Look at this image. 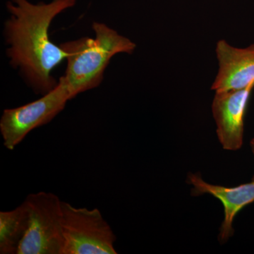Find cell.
<instances>
[{"label":"cell","mask_w":254,"mask_h":254,"mask_svg":"<svg viewBox=\"0 0 254 254\" xmlns=\"http://www.w3.org/2000/svg\"><path fill=\"white\" fill-rule=\"evenodd\" d=\"M75 3L76 0H53L34 4L28 0H11L6 4L11 14L4 24L10 63L36 93L46 94L58 85L52 71L67 54L50 41L48 32L53 19Z\"/></svg>","instance_id":"6da1fadb"},{"label":"cell","mask_w":254,"mask_h":254,"mask_svg":"<svg viewBox=\"0 0 254 254\" xmlns=\"http://www.w3.org/2000/svg\"><path fill=\"white\" fill-rule=\"evenodd\" d=\"M95 39L83 38L60 45L66 54L67 66L63 76L71 99L99 86L110 60L120 53L132 54L136 46L105 23L94 22Z\"/></svg>","instance_id":"7a4b0ae2"},{"label":"cell","mask_w":254,"mask_h":254,"mask_svg":"<svg viewBox=\"0 0 254 254\" xmlns=\"http://www.w3.org/2000/svg\"><path fill=\"white\" fill-rule=\"evenodd\" d=\"M63 254H116V236L98 208L63 201Z\"/></svg>","instance_id":"3957f363"},{"label":"cell","mask_w":254,"mask_h":254,"mask_svg":"<svg viewBox=\"0 0 254 254\" xmlns=\"http://www.w3.org/2000/svg\"><path fill=\"white\" fill-rule=\"evenodd\" d=\"M25 200L29 207V225L17 254H63V200L45 191L31 193Z\"/></svg>","instance_id":"277c9868"},{"label":"cell","mask_w":254,"mask_h":254,"mask_svg":"<svg viewBox=\"0 0 254 254\" xmlns=\"http://www.w3.org/2000/svg\"><path fill=\"white\" fill-rule=\"evenodd\" d=\"M70 100L71 95L62 76L54 89L40 99L4 110L0 120V132L5 148L14 150L30 132L49 123L61 113Z\"/></svg>","instance_id":"5b68a950"},{"label":"cell","mask_w":254,"mask_h":254,"mask_svg":"<svg viewBox=\"0 0 254 254\" xmlns=\"http://www.w3.org/2000/svg\"><path fill=\"white\" fill-rule=\"evenodd\" d=\"M254 83L245 89L215 92L212 113L222 148L238 150L244 140V120Z\"/></svg>","instance_id":"8992f818"},{"label":"cell","mask_w":254,"mask_h":254,"mask_svg":"<svg viewBox=\"0 0 254 254\" xmlns=\"http://www.w3.org/2000/svg\"><path fill=\"white\" fill-rule=\"evenodd\" d=\"M215 53L218 71L212 90L219 92L245 89L254 83V44L239 48L220 40L217 43Z\"/></svg>","instance_id":"52a82bcc"},{"label":"cell","mask_w":254,"mask_h":254,"mask_svg":"<svg viewBox=\"0 0 254 254\" xmlns=\"http://www.w3.org/2000/svg\"><path fill=\"white\" fill-rule=\"evenodd\" d=\"M189 183L193 186V194H210L220 200L223 205L224 216L220 230V240L225 242L233 235L232 227L237 213L247 205L254 202V180L250 183L235 187L211 185L196 174H189Z\"/></svg>","instance_id":"ba28073f"},{"label":"cell","mask_w":254,"mask_h":254,"mask_svg":"<svg viewBox=\"0 0 254 254\" xmlns=\"http://www.w3.org/2000/svg\"><path fill=\"white\" fill-rule=\"evenodd\" d=\"M29 220V207L26 200L14 210L0 212V254H18L28 231Z\"/></svg>","instance_id":"9c48e42d"},{"label":"cell","mask_w":254,"mask_h":254,"mask_svg":"<svg viewBox=\"0 0 254 254\" xmlns=\"http://www.w3.org/2000/svg\"><path fill=\"white\" fill-rule=\"evenodd\" d=\"M251 147H252V152H253L254 155V138L251 141ZM253 180H254V175L253 177Z\"/></svg>","instance_id":"30bf717a"}]
</instances>
